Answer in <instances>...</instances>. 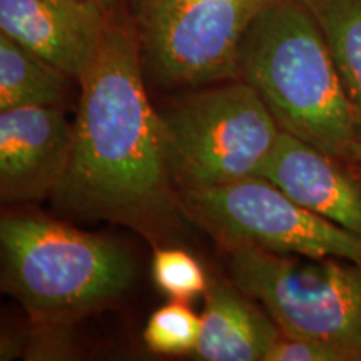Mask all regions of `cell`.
I'll return each mask as SVG.
<instances>
[{
    "mask_svg": "<svg viewBox=\"0 0 361 361\" xmlns=\"http://www.w3.org/2000/svg\"><path fill=\"white\" fill-rule=\"evenodd\" d=\"M179 194L191 218L231 247L361 263V236L301 206L261 176Z\"/></svg>",
    "mask_w": 361,
    "mask_h": 361,
    "instance_id": "6",
    "label": "cell"
},
{
    "mask_svg": "<svg viewBox=\"0 0 361 361\" xmlns=\"http://www.w3.org/2000/svg\"><path fill=\"white\" fill-rule=\"evenodd\" d=\"M343 162L283 130L259 176L301 206L361 236V178Z\"/></svg>",
    "mask_w": 361,
    "mask_h": 361,
    "instance_id": "10",
    "label": "cell"
},
{
    "mask_svg": "<svg viewBox=\"0 0 361 361\" xmlns=\"http://www.w3.org/2000/svg\"><path fill=\"white\" fill-rule=\"evenodd\" d=\"M107 13L67 0H0V32L80 84L111 22Z\"/></svg>",
    "mask_w": 361,
    "mask_h": 361,
    "instance_id": "9",
    "label": "cell"
},
{
    "mask_svg": "<svg viewBox=\"0 0 361 361\" xmlns=\"http://www.w3.org/2000/svg\"><path fill=\"white\" fill-rule=\"evenodd\" d=\"M201 335L194 358L204 361H266L281 329L236 284L213 281L204 293Z\"/></svg>",
    "mask_w": 361,
    "mask_h": 361,
    "instance_id": "11",
    "label": "cell"
},
{
    "mask_svg": "<svg viewBox=\"0 0 361 361\" xmlns=\"http://www.w3.org/2000/svg\"><path fill=\"white\" fill-rule=\"evenodd\" d=\"M69 75L0 32V111L59 106L66 101Z\"/></svg>",
    "mask_w": 361,
    "mask_h": 361,
    "instance_id": "12",
    "label": "cell"
},
{
    "mask_svg": "<svg viewBox=\"0 0 361 361\" xmlns=\"http://www.w3.org/2000/svg\"><path fill=\"white\" fill-rule=\"evenodd\" d=\"M233 283L263 305L284 335L361 360V263L231 247Z\"/></svg>",
    "mask_w": 361,
    "mask_h": 361,
    "instance_id": "5",
    "label": "cell"
},
{
    "mask_svg": "<svg viewBox=\"0 0 361 361\" xmlns=\"http://www.w3.org/2000/svg\"><path fill=\"white\" fill-rule=\"evenodd\" d=\"M353 162L361 168V142L356 144L353 149Z\"/></svg>",
    "mask_w": 361,
    "mask_h": 361,
    "instance_id": "18",
    "label": "cell"
},
{
    "mask_svg": "<svg viewBox=\"0 0 361 361\" xmlns=\"http://www.w3.org/2000/svg\"><path fill=\"white\" fill-rule=\"evenodd\" d=\"M67 2H75V4H89V6H97L104 8V11L111 12V8L116 6L119 0H67Z\"/></svg>",
    "mask_w": 361,
    "mask_h": 361,
    "instance_id": "17",
    "label": "cell"
},
{
    "mask_svg": "<svg viewBox=\"0 0 361 361\" xmlns=\"http://www.w3.org/2000/svg\"><path fill=\"white\" fill-rule=\"evenodd\" d=\"M269 0H141L139 44L164 87H200L239 78V49Z\"/></svg>",
    "mask_w": 361,
    "mask_h": 361,
    "instance_id": "7",
    "label": "cell"
},
{
    "mask_svg": "<svg viewBox=\"0 0 361 361\" xmlns=\"http://www.w3.org/2000/svg\"><path fill=\"white\" fill-rule=\"evenodd\" d=\"M79 85L71 161L54 204L142 231L169 224L180 200L144 84L137 34L109 22Z\"/></svg>",
    "mask_w": 361,
    "mask_h": 361,
    "instance_id": "1",
    "label": "cell"
},
{
    "mask_svg": "<svg viewBox=\"0 0 361 361\" xmlns=\"http://www.w3.org/2000/svg\"><path fill=\"white\" fill-rule=\"evenodd\" d=\"M201 335V316L183 301H171L152 311L142 340L152 353L192 355Z\"/></svg>",
    "mask_w": 361,
    "mask_h": 361,
    "instance_id": "14",
    "label": "cell"
},
{
    "mask_svg": "<svg viewBox=\"0 0 361 361\" xmlns=\"http://www.w3.org/2000/svg\"><path fill=\"white\" fill-rule=\"evenodd\" d=\"M318 22L361 135V0H301Z\"/></svg>",
    "mask_w": 361,
    "mask_h": 361,
    "instance_id": "13",
    "label": "cell"
},
{
    "mask_svg": "<svg viewBox=\"0 0 361 361\" xmlns=\"http://www.w3.org/2000/svg\"><path fill=\"white\" fill-rule=\"evenodd\" d=\"M266 361H350L348 356L324 343L284 335L274 341Z\"/></svg>",
    "mask_w": 361,
    "mask_h": 361,
    "instance_id": "16",
    "label": "cell"
},
{
    "mask_svg": "<svg viewBox=\"0 0 361 361\" xmlns=\"http://www.w3.org/2000/svg\"><path fill=\"white\" fill-rule=\"evenodd\" d=\"M157 119L179 192L259 176L283 133L256 89L243 79L189 94L157 111Z\"/></svg>",
    "mask_w": 361,
    "mask_h": 361,
    "instance_id": "4",
    "label": "cell"
},
{
    "mask_svg": "<svg viewBox=\"0 0 361 361\" xmlns=\"http://www.w3.org/2000/svg\"><path fill=\"white\" fill-rule=\"evenodd\" d=\"M239 78L284 133L353 162L358 121L326 39L301 0H269L255 17L239 49Z\"/></svg>",
    "mask_w": 361,
    "mask_h": 361,
    "instance_id": "2",
    "label": "cell"
},
{
    "mask_svg": "<svg viewBox=\"0 0 361 361\" xmlns=\"http://www.w3.org/2000/svg\"><path fill=\"white\" fill-rule=\"evenodd\" d=\"M2 288L35 322L62 324L119 300L134 261L109 238L34 214L0 221Z\"/></svg>",
    "mask_w": 361,
    "mask_h": 361,
    "instance_id": "3",
    "label": "cell"
},
{
    "mask_svg": "<svg viewBox=\"0 0 361 361\" xmlns=\"http://www.w3.org/2000/svg\"><path fill=\"white\" fill-rule=\"evenodd\" d=\"M152 279L171 301L191 303L209 286L200 261L178 247H159L152 256Z\"/></svg>",
    "mask_w": 361,
    "mask_h": 361,
    "instance_id": "15",
    "label": "cell"
},
{
    "mask_svg": "<svg viewBox=\"0 0 361 361\" xmlns=\"http://www.w3.org/2000/svg\"><path fill=\"white\" fill-rule=\"evenodd\" d=\"M74 124L59 106L0 111V194L8 202L52 196L71 161Z\"/></svg>",
    "mask_w": 361,
    "mask_h": 361,
    "instance_id": "8",
    "label": "cell"
}]
</instances>
